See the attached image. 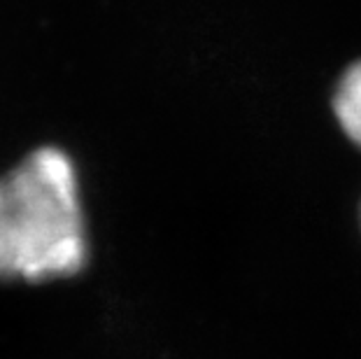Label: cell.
Here are the masks:
<instances>
[{
    "instance_id": "obj_2",
    "label": "cell",
    "mask_w": 361,
    "mask_h": 359,
    "mask_svg": "<svg viewBox=\"0 0 361 359\" xmlns=\"http://www.w3.org/2000/svg\"><path fill=\"white\" fill-rule=\"evenodd\" d=\"M334 114L343 133L361 150V61L341 75L334 91Z\"/></svg>"
},
{
    "instance_id": "obj_1",
    "label": "cell",
    "mask_w": 361,
    "mask_h": 359,
    "mask_svg": "<svg viewBox=\"0 0 361 359\" xmlns=\"http://www.w3.org/2000/svg\"><path fill=\"white\" fill-rule=\"evenodd\" d=\"M84 262L78 173L66 152L40 147L0 178V278H68Z\"/></svg>"
}]
</instances>
